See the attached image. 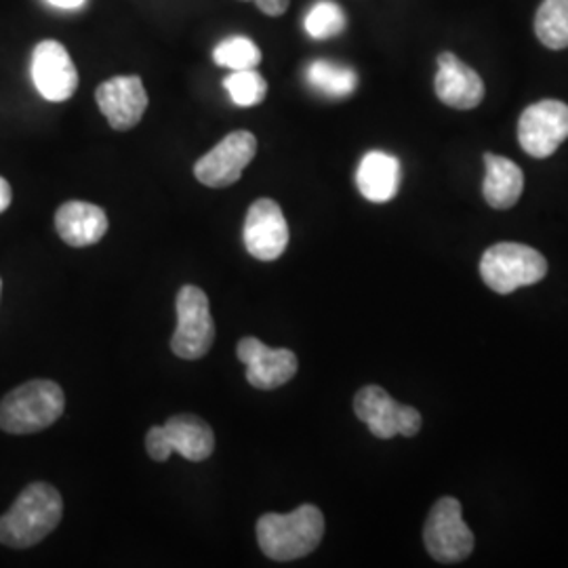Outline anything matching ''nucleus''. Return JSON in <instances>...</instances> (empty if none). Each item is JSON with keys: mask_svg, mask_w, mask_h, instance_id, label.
I'll return each instance as SVG.
<instances>
[{"mask_svg": "<svg viewBox=\"0 0 568 568\" xmlns=\"http://www.w3.org/2000/svg\"><path fill=\"white\" fill-rule=\"evenodd\" d=\"M61 516L60 490L47 483H32L21 490L9 511L0 516V544L7 548H32L58 528Z\"/></svg>", "mask_w": 568, "mask_h": 568, "instance_id": "1", "label": "nucleus"}, {"mask_svg": "<svg viewBox=\"0 0 568 568\" xmlns=\"http://www.w3.org/2000/svg\"><path fill=\"white\" fill-rule=\"evenodd\" d=\"M323 537L325 516L312 504L291 514H264L257 520V544L270 560H300L318 548Z\"/></svg>", "mask_w": 568, "mask_h": 568, "instance_id": "2", "label": "nucleus"}, {"mask_svg": "<svg viewBox=\"0 0 568 568\" xmlns=\"http://www.w3.org/2000/svg\"><path fill=\"white\" fill-rule=\"evenodd\" d=\"M63 408V389L55 382L34 379L11 389L0 400V429L7 434H34L53 426Z\"/></svg>", "mask_w": 568, "mask_h": 568, "instance_id": "3", "label": "nucleus"}, {"mask_svg": "<svg viewBox=\"0 0 568 568\" xmlns=\"http://www.w3.org/2000/svg\"><path fill=\"white\" fill-rule=\"evenodd\" d=\"M548 274V260L532 246L520 243L493 244L480 260V276L499 295L541 283Z\"/></svg>", "mask_w": 568, "mask_h": 568, "instance_id": "4", "label": "nucleus"}, {"mask_svg": "<svg viewBox=\"0 0 568 568\" xmlns=\"http://www.w3.org/2000/svg\"><path fill=\"white\" fill-rule=\"evenodd\" d=\"M178 328L171 337V349L183 361H199L209 354L215 342V323L209 297L201 286L185 284L175 300Z\"/></svg>", "mask_w": 568, "mask_h": 568, "instance_id": "5", "label": "nucleus"}, {"mask_svg": "<svg viewBox=\"0 0 568 568\" xmlns=\"http://www.w3.org/2000/svg\"><path fill=\"white\" fill-rule=\"evenodd\" d=\"M427 554L440 565L467 560L474 551V532L464 523V509L455 497H443L434 504L424 528Z\"/></svg>", "mask_w": 568, "mask_h": 568, "instance_id": "6", "label": "nucleus"}, {"mask_svg": "<svg viewBox=\"0 0 568 568\" xmlns=\"http://www.w3.org/2000/svg\"><path fill=\"white\" fill-rule=\"evenodd\" d=\"M354 413L373 436L389 440L394 436L413 438L422 429V413L396 403L384 387L366 386L354 398Z\"/></svg>", "mask_w": 568, "mask_h": 568, "instance_id": "7", "label": "nucleus"}, {"mask_svg": "<svg viewBox=\"0 0 568 568\" xmlns=\"http://www.w3.org/2000/svg\"><path fill=\"white\" fill-rule=\"evenodd\" d=\"M568 140V105L558 100L532 103L518 122V142L532 159H548Z\"/></svg>", "mask_w": 568, "mask_h": 568, "instance_id": "8", "label": "nucleus"}, {"mask_svg": "<svg viewBox=\"0 0 568 568\" xmlns=\"http://www.w3.org/2000/svg\"><path fill=\"white\" fill-rule=\"evenodd\" d=\"M255 135L248 131H234L194 164V175L209 187H227L241 180L244 169L255 159Z\"/></svg>", "mask_w": 568, "mask_h": 568, "instance_id": "9", "label": "nucleus"}, {"mask_svg": "<svg viewBox=\"0 0 568 568\" xmlns=\"http://www.w3.org/2000/svg\"><path fill=\"white\" fill-rule=\"evenodd\" d=\"M243 239L251 257L260 262L283 257L288 246V224L281 204L272 199H260L251 204L244 220Z\"/></svg>", "mask_w": 568, "mask_h": 568, "instance_id": "10", "label": "nucleus"}, {"mask_svg": "<svg viewBox=\"0 0 568 568\" xmlns=\"http://www.w3.org/2000/svg\"><path fill=\"white\" fill-rule=\"evenodd\" d=\"M32 81L47 102H65L77 93L79 72L61 42L37 44L32 53Z\"/></svg>", "mask_w": 568, "mask_h": 568, "instance_id": "11", "label": "nucleus"}, {"mask_svg": "<svg viewBox=\"0 0 568 568\" xmlns=\"http://www.w3.org/2000/svg\"><path fill=\"white\" fill-rule=\"evenodd\" d=\"M239 361L246 366V379L257 389H276L297 375V356L284 347H267L257 337H244L236 347Z\"/></svg>", "mask_w": 568, "mask_h": 568, "instance_id": "12", "label": "nucleus"}, {"mask_svg": "<svg viewBox=\"0 0 568 568\" xmlns=\"http://www.w3.org/2000/svg\"><path fill=\"white\" fill-rule=\"evenodd\" d=\"M95 100L108 124L116 131L138 126L148 110V93L140 77H116L102 82Z\"/></svg>", "mask_w": 568, "mask_h": 568, "instance_id": "13", "label": "nucleus"}, {"mask_svg": "<svg viewBox=\"0 0 568 568\" xmlns=\"http://www.w3.org/2000/svg\"><path fill=\"white\" fill-rule=\"evenodd\" d=\"M434 89L438 100L455 110H474L485 100V82L480 74L450 51L438 55Z\"/></svg>", "mask_w": 568, "mask_h": 568, "instance_id": "14", "label": "nucleus"}, {"mask_svg": "<svg viewBox=\"0 0 568 568\" xmlns=\"http://www.w3.org/2000/svg\"><path fill=\"white\" fill-rule=\"evenodd\" d=\"M55 230L61 241L70 246L98 244L108 232V215L102 206L82 201L61 204L55 213Z\"/></svg>", "mask_w": 568, "mask_h": 568, "instance_id": "15", "label": "nucleus"}, {"mask_svg": "<svg viewBox=\"0 0 568 568\" xmlns=\"http://www.w3.org/2000/svg\"><path fill=\"white\" fill-rule=\"evenodd\" d=\"M400 161L382 150H373L365 154L356 171L358 192L366 201L375 204L389 203L400 190Z\"/></svg>", "mask_w": 568, "mask_h": 568, "instance_id": "16", "label": "nucleus"}, {"mask_svg": "<svg viewBox=\"0 0 568 568\" xmlns=\"http://www.w3.org/2000/svg\"><path fill=\"white\" fill-rule=\"evenodd\" d=\"M487 175L483 182V196L488 206L506 211L520 201L525 190V175L523 169L506 156L485 154Z\"/></svg>", "mask_w": 568, "mask_h": 568, "instance_id": "17", "label": "nucleus"}, {"mask_svg": "<svg viewBox=\"0 0 568 568\" xmlns=\"http://www.w3.org/2000/svg\"><path fill=\"white\" fill-rule=\"evenodd\" d=\"M163 427L173 453H180L183 459L199 464L213 455L215 434L201 417L175 415Z\"/></svg>", "mask_w": 568, "mask_h": 568, "instance_id": "18", "label": "nucleus"}, {"mask_svg": "<svg viewBox=\"0 0 568 568\" xmlns=\"http://www.w3.org/2000/svg\"><path fill=\"white\" fill-rule=\"evenodd\" d=\"M307 82L314 91L331 100L349 98L358 87V74L335 61L318 60L307 65Z\"/></svg>", "mask_w": 568, "mask_h": 568, "instance_id": "19", "label": "nucleus"}, {"mask_svg": "<svg viewBox=\"0 0 568 568\" xmlns=\"http://www.w3.org/2000/svg\"><path fill=\"white\" fill-rule=\"evenodd\" d=\"M535 34L551 51L568 47V0H544L535 16Z\"/></svg>", "mask_w": 568, "mask_h": 568, "instance_id": "20", "label": "nucleus"}, {"mask_svg": "<svg viewBox=\"0 0 568 568\" xmlns=\"http://www.w3.org/2000/svg\"><path fill=\"white\" fill-rule=\"evenodd\" d=\"M347 26L344 9L337 2L321 0L305 16V32L314 41H326L342 34Z\"/></svg>", "mask_w": 568, "mask_h": 568, "instance_id": "21", "label": "nucleus"}, {"mask_svg": "<svg viewBox=\"0 0 568 568\" xmlns=\"http://www.w3.org/2000/svg\"><path fill=\"white\" fill-rule=\"evenodd\" d=\"M213 60L222 68L234 70H255L262 63V51L246 37H232L220 42L213 51Z\"/></svg>", "mask_w": 568, "mask_h": 568, "instance_id": "22", "label": "nucleus"}, {"mask_svg": "<svg viewBox=\"0 0 568 568\" xmlns=\"http://www.w3.org/2000/svg\"><path fill=\"white\" fill-rule=\"evenodd\" d=\"M225 91L232 102L241 108H253L262 103L267 95V82L255 70H234L224 81Z\"/></svg>", "mask_w": 568, "mask_h": 568, "instance_id": "23", "label": "nucleus"}, {"mask_svg": "<svg viewBox=\"0 0 568 568\" xmlns=\"http://www.w3.org/2000/svg\"><path fill=\"white\" fill-rule=\"evenodd\" d=\"M145 450H148V455H150L154 462H159V464H164V462L171 457L173 447H171V443H169V438H166V432H164L163 426L152 427V429L148 432V436H145Z\"/></svg>", "mask_w": 568, "mask_h": 568, "instance_id": "24", "label": "nucleus"}, {"mask_svg": "<svg viewBox=\"0 0 568 568\" xmlns=\"http://www.w3.org/2000/svg\"><path fill=\"white\" fill-rule=\"evenodd\" d=\"M255 4H257V9L265 13V16H270V18H278V16H283L284 11L288 9V2L291 0H253Z\"/></svg>", "mask_w": 568, "mask_h": 568, "instance_id": "25", "label": "nucleus"}, {"mask_svg": "<svg viewBox=\"0 0 568 568\" xmlns=\"http://www.w3.org/2000/svg\"><path fill=\"white\" fill-rule=\"evenodd\" d=\"M11 199H13V194H11V185H9L7 180H2V178H0V213H4V211L9 209Z\"/></svg>", "mask_w": 568, "mask_h": 568, "instance_id": "26", "label": "nucleus"}, {"mask_svg": "<svg viewBox=\"0 0 568 568\" xmlns=\"http://www.w3.org/2000/svg\"><path fill=\"white\" fill-rule=\"evenodd\" d=\"M53 7H58V9H68V11H72V9H81L82 4H84V0H49Z\"/></svg>", "mask_w": 568, "mask_h": 568, "instance_id": "27", "label": "nucleus"}, {"mask_svg": "<svg viewBox=\"0 0 568 568\" xmlns=\"http://www.w3.org/2000/svg\"><path fill=\"white\" fill-rule=\"evenodd\" d=\"M0 291H2V281H0Z\"/></svg>", "mask_w": 568, "mask_h": 568, "instance_id": "28", "label": "nucleus"}]
</instances>
